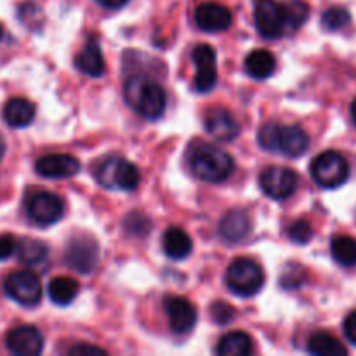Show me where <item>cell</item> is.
I'll return each instance as SVG.
<instances>
[{
    "label": "cell",
    "instance_id": "15",
    "mask_svg": "<svg viewBox=\"0 0 356 356\" xmlns=\"http://www.w3.org/2000/svg\"><path fill=\"white\" fill-rule=\"evenodd\" d=\"M165 312L172 332L188 334L197 323V309L186 298L169 296L165 299Z\"/></svg>",
    "mask_w": 356,
    "mask_h": 356
},
{
    "label": "cell",
    "instance_id": "7",
    "mask_svg": "<svg viewBox=\"0 0 356 356\" xmlns=\"http://www.w3.org/2000/svg\"><path fill=\"white\" fill-rule=\"evenodd\" d=\"M254 21L261 37L280 38L289 31L287 7L277 0H257L254 9Z\"/></svg>",
    "mask_w": 356,
    "mask_h": 356
},
{
    "label": "cell",
    "instance_id": "30",
    "mask_svg": "<svg viewBox=\"0 0 356 356\" xmlns=\"http://www.w3.org/2000/svg\"><path fill=\"white\" fill-rule=\"evenodd\" d=\"M289 238L294 243L299 245H305L309 240L313 238V228L306 219H299V221L292 222L291 228H289Z\"/></svg>",
    "mask_w": 356,
    "mask_h": 356
},
{
    "label": "cell",
    "instance_id": "5",
    "mask_svg": "<svg viewBox=\"0 0 356 356\" xmlns=\"http://www.w3.org/2000/svg\"><path fill=\"white\" fill-rule=\"evenodd\" d=\"M96 179L108 190L134 191L141 183L139 169L132 162L118 156L104 160L96 170Z\"/></svg>",
    "mask_w": 356,
    "mask_h": 356
},
{
    "label": "cell",
    "instance_id": "22",
    "mask_svg": "<svg viewBox=\"0 0 356 356\" xmlns=\"http://www.w3.org/2000/svg\"><path fill=\"white\" fill-rule=\"evenodd\" d=\"M277 68L275 56L268 49H256L245 58V72L256 80H266Z\"/></svg>",
    "mask_w": 356,
    "mask_h": 356
},
{
    "label": "cell",
    "instance_id": "20",
    "mask_svg": "<svg viewBox=\"0 0 356 356\" xmlns=\"http://www.w3.org/2000/svg\"><path fill=\"white\" fill-rule=\"evenodd\" d=\"M3 120L9 127L21 129L26 127L35 118V106L31 101L24 97H13L3 106Z\"/></svg>",
    "mask_w": 356,
    "mask_h": 356
},
{
    "label": "cell",
    "instance_id": "1",
    "mask_svg": "<svg viewBox=\"0 0 356 356\" xmlns=\"http://www.w3.org/2000/svg\"><path fill=\"white\" fill-rule=\"evenodd\" d=\"M125 103L146 120H156L163 115L167 106V96L163 87L153 79L136 75L124 86Z\"/></svg>",
    "mask_w": 356,
    "mask_h": 356
},
{
    "label": "cell",
    "instance_id": "19",
    "mask_svg": "<svg viewBox=\"0 0 356 356\" xmlns=\"http://www.w3.org/2000/svg\"><path fill=\"white\" fill-rule=\"evenodd\" d=\"M75 65L80 72L92 76V79H97V76L103 75L104 58H103V52H101L99 42H97L96 38H90V40L83 45L80 54L76 56Z\"/></svg>",
    "mask_w": 356,
    "mask_h": 356
},
{
    "label": "cell",
    "instance_id": "8",
    "mask_svg": "<svg viewBox=\"0 0 356 356\" xmlns=\"http://www.w3.org/2000/svg\"><path fill=\"white\" fill-rule=\"evenodd\" d=\"M6 294L21 306H37L42 299V282L31 271H16L7 277Z\"/></svg>",
    "mask_w": 356,
    "mask_h": 356
},
{
    "label": "cell",
    "instance_id": "24",
    "mask_svg": "<svg viewBox=\"0 0 356 356\" xmlns=\"http://www.w3.org/2000/svg\"><path fill=\"white\" fill-rule=\"evenodd\" d=\"M79 282L70 277H58L49 284V298L54 305L68 306L79 296Z\"/></svg>",
    "mask_w": 356,
    "mask_h": 356
},
{
    "label": "cell",
    "instance_id": "2",
    "mask_svg": "<svg viewBox=\"0 0 356 356\" xmlns=\"http://www.w3.org/2000/svg\"><path fill=\"white\" fill-rule=\"evenodd\" d=\"M261 148L285 156H301L308 149L309 138L299 125H280L270 122L257 134Z\"/></svg>",
    "mask_w": 356,
    "mask_h": 356
},
{
    "label": "cell",
    "instance_id": "37",
    "mask_svg": "<svg viewBox=\"0 0 356 356\" xmlns=\"http://www.w3.org/2000/svg\"><path fill=\"white\" fill-rule=\"evenodd\" d=\"M3 155H6V143H3V138L0 136V162H2Z\"/></svg>",
    "mask_w": 356,
    "mask_h": 356
},
{
    "label": "cell",
    "instance_id": "27",
    "mask_svg": "<svg viewBox=\"0 0 356 356\" xmlns=\"http://www.w3.org/2000/svg\"><path fill=\"white\" fill-rule=\"evenodd\" d=\"M332 257L341 266H355L356 264V240L351 236H336L330 243Z\"/></svg>",
    "mask_w": 356,
    "mask_h": 356
},
{
    "label": "cell",
    "instance_id": "31",
    "mask_svg": "<svg viewBox=\"0 0 356 356\" xmlns=\"http://www.w3.org/2000/svg\"><path fill=\"white\" fill-rule=\"evenodd\" d=\"M17 250V242L13 235H0V261L9 259Z\"/></svg>",
    "mask_w": 356,
    "mask_h": 356
},
{
    "label": "cell",
    "instance_id": "9",
    "mask_svg": "<svg viewBox=\"0 0 356 356\" xmlns=\"http://www.w3.org/2000/svg\"><path fill=\"white\" fill-rule=\"evenodd\" d=\"M261 190L273 200H285L292 197L298 188V174L287 167L273 165L263 170L259 177Z\"/></svg>",
    "mask_w": 356,
    "mask_h": 356
},
{
    "label": "cell",
    "instance_id": "34",
    "mask_svg": "<svg viewBox=\"0 0 356 356\" xmlns=\"http://www.w3.org/2000/svg\"><path fill=\"white\" fill-rule=\"evenodd\" d=\"M306 271L302 270V268H299V271H292V275L289 273V271H285L284 277H282V285H284L285 289H298L299 285H301V282L296 280L298 277H305Z\"/></svg>",
    "mask_w": 356,
    "mask_h": 356
},
{
    "label": "cell",
    "instance_id": "25",
    "mask_svg": "<svg viewBox=\"0 0 356 356\" xmlns=\"http://www.w3.org/2000/svg\"><path fill=\"white\" fill-rule=\"evenodd\" d=\"M308 350L309 353L316 356H344L348 353L343 343L327 332L313 334L308 343Z\"/></svg>",
    "mask_w": 356,
    "mask_h": 356
},
{
    "label": "cell",
    "instance_id": "33",
    "mask_svg": "<svg viewBox=\"0 0 356 356\" xmlns=\"http://www.w3.org/2000/svg\"><path fill=\"white\" fill-rule=\"evenodd\" d=\"M344 336L351 344L356 346V312L350 313L348 318L344 320Z\"/></svg>",
    "mask_w": 356,
    "mask_h": 356
},
{
    "label": "cell",
    "instance_id": "17",
    "mask_svg": "<svg viewBox=\"0 0 356 356\" xmlns=\"http://www.w3.org/2000/svg\"><path fill=\"white\" fill-rule=\"evenodd\" d=\"M205 129L219 141H233L240 134V124L225 108H214L205 117Z\"/></svg>",
    "mask_w": 356,
    "mask_h": 356
},
{
    "label": "cell",
    "instance_id": "32",
    "mask_svg": "<svg viewBox=\"0 0 356 356\" xmlns=\"http://www.w3.org/2000/svg\"><path fill=\"white\" fill-rule=\"evenodd\" d=\"M233 315H235V312H233V308H229L226 302H216V305L212 306V316H214V320L218 323L229 322V320L233 318Z\"/></svg>",
    "mask_w": 356,
    "mask_h": 356
},
{
    "label": "cell",
    "instance_id": "3",
    "mask_svg": "<svg viewBox=\"0 0 356 356\" xmlns=\"http://www.w3.org/2000/svg\"><path fill=\"white\" fill-rule=\"evenodd\" d=\"M190 163L195 176L207 183H222L235 169L232 155L216 146H200L195 149Z\"/></svg>",
    "mask_w": 356,
    "mask_h": 356
},
{
    "label": "cell",
    "instance_id": "26",
    "mask_svg": "<svg viewBox=\"0 0 356 356\" xmlns=\"http://www.w3.org/2000/svg\"><path fill=\"white\" fill-rule=\"evenodd\" d=\"M17 259L26 266H37L47 259V247L44 242L33 238H24L17 243Z\"/></svg>",
    "mask_w": 356,
    "mask_h": 356
},
{
    "label": "cell",
    "instance_id": "10",
    "mask_svg": "<svg viewBox=\"0 0 356 356\" xmlns=\"http://www.w3.org/2000/svg\"><path fill=\"white\" fill-rule=\"evenodd\" d=\"M97 261H99V245L90 236H75L66 247V263L79 273H92L97 266Z\"/></svg>",
    "mask_w": 356,
    "mask_h": 356
},
{
    "label": "cell",
    "instance_id": "11",
    "mask_svg": "<svg viewBox=\"0 0 356 356\" xmlns=\"http://www.w3.org/2000/svg\"><path fill=\"white\" fill-rule=\"evenodd\" d=\"M28 216L38 226H51L65 214V204L61 198L49 191H38L28 200Z\"/></svg>",
    "mask_w": 356,
    "mask_h": 356
},
{
    "label": "cell",
    "instance_id": "13",
    "mask_svg": "<svg viewBox=\"0 0 356 356\" xmlns=\"http://www.w3.org/2000/svg\"><path fill=\"white\" fill-rule=\"evenodd\" d=\"M80 169L82 165H80L79 159H75L73 155H66V153H52V155L40 156L35 163V170L38 176L47 177V179L73 177L80 172Z\"/></svg>",
    "mask_w": 356,
    "mask_h": 356
},
{
    "label": "cell",
    "instance_id": "39",
    "mask_svg": "<svg viewBox=\"0 0 356 356\" xmlns=\"http://www.w3.org/2000/svg\"><path fill=\"white\" fill-rule=\"evenodd\" d=\"M2 35H3V30H2V26H0V40H2Z\"/></svg>",
    "mask_w": 356,
    "mask_h": 356
},
{
    "label": "cell",
    "instance_id": "14",
    "mask_svg": "<svg viewBox=\"0 0 356 356\" xmlns=\"http://www.w3.org/2000/svg\"><path fill=\"white\" fill-rule=\"evenodd\" d=\"M7 350L17 356H37L44 350V336L31 325L13 329L6 337Z\"/></svg>",
    "mask_w": 356,
    "mask_h": 356
},
{
    "label": "cell",
    "instance_id": "35",
    "mask_svg": "<svg viewBox=\"0 0 356 356\" xmlns=\"http://www.w3.org/2000/svg\"><path fill=\"white\" fill-rule=\"evenodd\" d=\"M70 353H72V355H87V353H90V355H104V351L99 350V348H96V346H87V344H82V346L73 348V350L70 351Z\"/></svg>",
    "mask_w": 356,
    "mask_h": 356
},
{
    "label": "cell",
    "instance_id": "29",
    "mask_svg": "<svg viewBox=\"0 0 356 356\" xmlns=\"http://www.w3.org/2000/svg\"><path fill=\"white\" fill-rule=\"evenodd\" d=\"M285 7H287L289 31H296L308 19L309 7L305 2H301V0H292V2L285 3Z\"/></svg>",
    "mask_w": 356,
    "mask_h": 356
},
{
    "label": "cell",
    "instance_id": "21",
    "mask_svg": "<svg viewBox=\"0 0 356 356\" xmlns=\"http://www.w3.org/2000/svg\"><path fill=\"white\" fill-rule=\"evenodd\" d=\"M193 250V242L190 235L181 228H169L163 235V252L174 261L188 257Z\"/></svg>",
    "mask_w": 356,
    "mask_h": 356
},
{
    "label": "cell",
    "instance_id": "12",
    "mask_svg": "<svg viewBox=\"0 0 356 356\" xmlns=\"http://www.w3.org/2000/svg\"><path fill=\"white\" fill-rule=\"evenodd\" d=\"M193 63L197 66L195 72V89L198 92H209L218 82V58L214 47L200 44L193 49Z\"/></svg>",
    "mask_w": 356,
    "mask_h": 356
},
{
    "label": "cell",
    "instance_id": "23",
    "mask_svg": "<svg viewBox=\"0 0 356 356\" xmlns=\"http://www.w3.org/2000/svg\"><path fill=\"white\" fill-rule=\"evenodd\" d=\"M254 351L252 339L245 332H229L219 339L218 355L221 356H247Z\"/></svg>",
    "mask_w": 356,
    "mask_h": 356
},
{
    "label": "cell",
    "instance_id": "6",
    "mask_svg": "<svg viewBox=\"0 0 356 356\" xmlns=\"http://www.w3.org/2000/svg\"><path fill=\"white\" fill-rule=\"evenodd\" d=\"M348 176H350V165L341 153L323 152L313 160L312 177L318 186L336 190L346 183Z\"/></svg>",
    "mask_w": 356,
    "mask_h": 356
},
{
    "label": "cell",
    "instance_id": "28",
    "mask_svg": "<svg viewBox=\"0 0 356 356\" xmlns=\"http://www.w3.org/2000/svg\"><path fill=\"white\" fill-rule=\"evenodd\" d=\"M350 21L351 16L350 13H348V9H344V7H330V9H327L322 16L323 28L329 31L341 30V28L348 26Z\"/></svg>",
    "mask_w": 356,
    "mask_h": 356
},
{
    "label": "cell",
    "instance_id": "36",
    "mask_svg": "<svg viewBox=\"0 0 356 356\" xmlns=\"http://www.w3.org/2000/svg\"><path fill=\"white\" fill-rule=\"evenodd\" d=\"M96 2L99 3V6L106 7V9H120V7H124L129 0H96Z\"/></svg>",
    "mask_w": 356,
    "mask_h": 356
},
{
    "label": "cell",
    "instance_id": "18",
    "mask_svg": "<svg viewBox=\"0 0 356 356\" xmlns=\"http://www.w3.org/2000/svg\"><path fill=\"white\" fill-rule=\"evenodd\" d=\"M219 233L228 243L242 242L250 233V218L242 209H233L222 218L219 225Z\"/></svg>",
    "mask_w": 356,
    "mask_h": 356
},
{
    "label": "cell",
    "instance_id": "16",
    "mask_svg": "<svg viewBox=\"0 0 356 356\" xmlns=\"http://www.w3.org/2000/svg\"><path fill=\"white\" fill-rule=\"evenodd\" d=\"M195 21L197 26L204 31H225L232 26L233 14L228 7L221 6V3L209 2L202 3L195 13Z\"/></svg>",
    "mask_w": 356,
    "mask_h": 356
},
{
    "label": "cell",
    "instance_id": "4",
    "mask_svg": "<svg viewBox=\"0 0 356 356\" xmlns=\"http://www.w3.org/2000/svg\"><path fill=\"white\" fill-rule=\"evenodd\" d=\"M226 284L233 294L240 298H250L263 289L264 271L254 259L238 257L229 264L226 271Z\"/></svg>",
    "mask_w": 356,
    "mask_h": 356
},
{
    "label": "cell",
    "instance_id": "38",
    "mask_svg": "<svg viewBox=\"0 0 356 356\" xmlns=\"http://www.w3.org/2000/svg\"><path fill=\"white\" fill-rule=\"evenodd\" d=\"M351 115H353V120H355V124H356V99H355L353 106H351Z\"/></svg>",
    "mask_w": 356,
    "mask_h": 356
}]
</instances>
